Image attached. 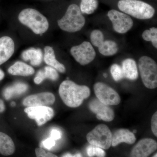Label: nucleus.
<instances>
[{
  "mask_svg": "<svg viewBox=\"0 0 157 157\" xmlns=\"http://www.w3.org/2000/svg\"><path fill=\"white\" fill-rule=\"evenodd\" d=\"M59 93L67 106L75 108L80 106L85 99L89 97L90 91L86 86L79 85L71 80H66L60 85Z\"/></svg>",
  "mask_w": 157,
  "mask_h": 157,
  "instance_id": "1",
  "label": "nucleus"
},
{
  "mask_svg": "<svg viewBox=\"0 0 157 157\" xmlns=\"http://www.w3.org/2000/svg\"><path fill=\"white\" fill-rule=\"evenodd\" d=\"M118 7L125 14L138 19H150L155 13L152 6L140 0H120Z\"/></svg>",
  "mask_w": 157,
  "mask_h": 157,
  "instance_id": "2",
  "label": "nucleus"
},
{
  "mask_svg": "<svg viewBox=\"0 0 157 157\" xmlns=\"http://www.w3.org/2000/svg\"><path fill=\"white\" fill-rule=\"evenodd\" d=\"M18 18L20 22L37 35L44 33L49 27L48 20L36 9H24L19 13Z\"/></svg>",
  "mask_w": 157,
  "mask_h": 157,
  "instance_id": "3",
  "label": "nucleus"
},
{
  "mask_svg": "<svg viewBox=\"0 0 157 157\" xmlns=\"http://www.w3.org/2000/svg\"><path fill=\"white\" fill-rule=\"evenodd\" d=\"M57 23L59 27L63 31L73 33L82 29L85 24L86 20L79 7L76 4H72Z\"/></svg>",
  "mask_w": 157,
  "mask_h": 157,
  "instance_id": "4",
  "label": "nucleus"
},
{
  "mask_svg": "<svg viewBox=\"0 0 157 157\" xmlns=\"http://www.w3.org/2000/svg\"><path fill=\"white\" fill-rule=\"evenodd\" d=\"M138 68L141 78L145 87L154 89L157 86V65L151 58L141 57L138 61Z\"/></svg>",
  "mask_w": 157,
  "mask_h": 157,
  "instance_id": "5",
  "label": "nucleus"
},
{
  "mask_svg": "<svg viewBox=\"0 0 157 157\" xmlns=\"http://www.w3.org/2000/svg\"><path fill=\"white\" fill-rule=\"evenodd\" d=\"M112 134L110 129L104 124L98 125L86 135V139L91 145L108 149L112 143Z\"/></svg>",
  "mask_w": 157,
  "mask_h": 157,
  "instance_id": "6",
  "label": "nucleus"
},
{
  "mask_svg": "<svg viewBox=\"0 0 157 157\" xmlns=\"http://www.w3.org/2000/svg\"><path fill=\"white\" fill-rule=\"evenodd\" d=\"M94 90L97 99L105 105H117L121 102L118 93L109 86L102 82H98L94 85Z\"/></svg>",
  "mask_w": 157,
  "mask_h": 157,
  "instance_id": "7",
  "label": "nucleus"
},
{
  "mask_svg": "<svg viewBox=\"0 0 157 157\" xmlns=\"http://www.w3.org/2000/svg\"><path fill=\"white\" fill-rule=\"evenodd\" d=\"M70 53L76 62L82 66L90 63L96 57L95 51L90 42L84 41L80 45L73 46Z\"/></svg>",
  "mask_w": 157,
  "mask_h": 157,
  "instance_id": "8",
  "label": "nucleus"
},
{
  "mask_svg": "<svg viewBox=\"0 0 157 157\" xmlns=\"http://www.w3.org/2000/svg\"><path fill=\"white\" fill-rule=\"evenodd\" d=\"M107 16L112 22L113 29L118 33H126L134 25V22L130 16L117 10H110Z\"/></svg>",
  "mask_w": 157,
  "mask_h": 157,
  "instance_id": "9",
  "label": "nucleus"
},
{
  "mask_svg": "<svg viewBox=\"0 0 157 157\" xmlns=\"http://www.w3.org/2000/svg\"><path fill=\"white\" fill-rule=\"evenodd\" d=\"M24 111L30 119L36 121L39 126L46 123L54 116L53 109L48 106L27 107Z\"/></svg>",
  "mask_w": 157,
  "mask_h": 157,
  "instance_id": "10",
  "label": "nucleus"
},
{
  "mask_svg": "<svg viewBox=\"0 0 157 157\" xmlns=\"http://www.w3.org/2000/svg\"><path fill=\"white\" fill-rule=\"evenodd\" d=\"M56 98L50 92H42L31 95L25 98L23 105L27 107L48 106L54 104Z\"/></svg>",
  "mask_w": 157,
  "mask_h": 157,
  "instance_id": "11",
  "label": "nucleus"
},
{
  "mask_svg": "<svg viewBox=\"0 0 157 157\" xmlns=\"http://www.w3.org/2000/svg\"><path fill=\"white\" fill-rule=\"evenodd\" d=\"M157 148L155 140L151 138H144L139 140L132 149L130 157H148Z\"/></svg>",
  "mask_w": 157,
  "mask_h": 157,
  "instance_id": "12",
  "label": "nucleus"
},
{
  "mask_svg": "<svg viewBox=\"0 0 157 157\" xmlns=\"http://www.w3.org/2000/svg\"><path fill=\"white\" fill-rule=\"evenodd\" d=\"M90 110L95 113L98 119L110 122L114 119V113L113 109L108 105H105L98 99L92 100L89 103Z\"/></svg>",
  "mask_w": 157,
  "mask_h": 157,
  "instance_id": "13",
  "label": "nucleus"
},
{
  "mask_svg": "<svg viewBox=\"0 0 157 157\" xmlns=\"http://www.w3.org/2000/svg\"><path fill=\"white\" fill-rule=\"evenodd\" d=\"M15 45L13 39L9 36L0 38V65L7 62L14 54Z\"/></svg>",
  "mask_w": 157,
  "mask_h": 157,
  "instance_id": "14",
  "label": "nucleus"
},
{
  "mask_svg": "<svg viewBox=\"0 0 157 157\" xmlns=\"http://www.w3.org/2000/svg\"><path fill=\"white\" fill-rule=\"evenodd\" d=\"M136 140V137L133 132L128 129H120L117 130L112 135L111 145L115 147L123 142L132 144L135 143Z\"/></svg>",
  "mask_w": 157,
  "mask_h": 157,
  "instance_id": "15",
  "label": "nucleus"
},
{
  "mask_svg": "<svg viewBox=\"0 0 157 157\" xmlns=\"http://www.w3.org/2000/svg\"><path fill=\"white\" fill-rule=\"evenodd\" d=\"M94 46L98 47L99 52L104 56H110L117 53L118 48L117 44L112 40L105 41L104 37L96 42Z\"/></svg>",
  "mask_w": 157,
  "mask_h": 157,
  "instance_id": "16",
  "label": "nucleus"
},
{
  "mask_svg": "<svg viewBox=\"0 0 157 157\" xmlns=\"http://www.w3.org/2000/svg\"><path fill=\"white\" fill-rule=\"evenodd\" d=\"M44 52V60L45 63L49 67L54 68L60 73H64L66 72L64 65L56 59L53 48L51 46H45Z\"/></svg>",
  "mask_w": 157,
  "mask_h": 157,
  "instance_id": "17",
  "label": "nucleus"
},
{
  "mask_svg": "<svg viewBox=\"0 0 157 157\" xmlns=\"http://www.w3.org/2000/svg\"><path fill=\"white\" fill-rule=\"evenodd\" d=\"M121 68L124 78L131 80L137 79L138 76L137 65L133 59L128 58L124 60L122 63Z\"/></svg>",
  "mask_w": 157,
  "mask_h": 157,
  "instance_id": "18",
  "label": "nucleus"
},
{
  "mask_svg": "<svg viewBox=\"0 0 157 157\" xmlns=\"http://www.w3.org/2000/svg\"><path fill=\"white\" fill-rule=\"evenodd\" d=\"M9 74L14 76H27L35 73L34 68L23 62L17 61L8 69Z\"/></svg>",
  "mask_w": 157,
  "mask_h": 157,
  "instance_id": "19",
  "label": "nucleus"
},
{
  "mask_svg": "<svg viewBox=\"0 0 157 157\" xmlns=\"http://www.w3.org/2000/svg\"><path fill=\"white\" fill-rule=\"evenodd\" d=\"M15 150L14 141L6 133L0 132V154L4 156L13 154Z\"/></svg>",
  "mask_w": 157,
  "mask_h": 157,
  "instance_id": "20",
  "label": "nucleus"
},
{
  "mask_svg": "<svg viewBox=\"0 0 157 157\" xmlns=\"http://www.w3.org/2000/svg\"><path fill=\"white\" fill-rule=\"evenodd\" d=\"M59 75L57 70L51 67H45L43 70H39L34 79L36 84L42 83L46 78L52 81H56L58 79Z\"/></svg>",
  "mask_w": 157,
  "mask_h": 157,
  "instance_id": "21",
  "label": "nucleus"
},
{
  "mask_svg": "<svg viewBox=\"0 0 157 157\" xmlns=\"http://www.w3.org/2000/svg\"><path fill=\"white\" fill-rule=\"evenodd\" d=\"M42 53L40 48H31L25 51L22 53V58L24 60H29L31 65L35 67L41 64L42 60Z\"/></svg>",
  "mask_w": 157,
  "mask_h": 157,
  "instance_id": "22",
  "label": "nucleus"
},
{
  "mask_svg": "<svg viewBox=\"0 0 157 157\" xmlns=\"http://www.w3.org/2000/svg\"><path fill=\"white\" fill-rule=\"evenodd\" d=\"M28 86L25 83L17 82L6 87L3 91V96L7 100H10L14 96L19 95L26 91Z\"/></svg>",
  "mask_w": 157,
  "mask_h": 157,
  "instance_id": "23",
  "label": "nucleus"
},
{
  "mask_svg": "<svg viewBox=\"0 0 157 157\" xmlns=\"http://www.w3.org/2000/svg\"><path fill=\"white\" fill-rule=\"evenodd\" d=\"M80 10L81 12L87 14H93L98 9V0H81Z\"/></svg>",
  "mask_w": 157,
  "mask_h": 157,
  "instance_id": "24",
  "label": "nucleus"
},
{
  "mask_svg": "<svg viewBox=\"0 0 157 157\" xmlns=\"http://www.w3.org/2000/svg\"><path fill=\"white\" fill-rule=\"evenodd\" d=\"M144 40L147 42H151L155 48H157V29L151 28L149 29L146 30L142 35Z\"/></svg>",
  "mask_w": 157,
  "mask_h": 157,
  "instance_id": "25",
  "label": "nucleus"
},
{
  "mask_svg": "<svg viewBox=\"0 0 157 157\" xmlns=\"http://www.w3.org/2000/svg\"><path fill=\"white\" fill-rule=\"evenodd\" d=\"M110 73L115 81H119L124 78L121 67L117 64H113L110 67Z\"/></svg>",
  "mask_w": 157,
  "mask_h": 157,
  "instance_id": "26",
  "label": "nucleus"
},
{
  "mask_svg": "<svg viewBox=\"0 0 157 157\" xmlns=\"http://www.w3.org/2000/svg\"><path fill=\"white\" fill-rule=\"evenodd\" d=\"M35 153L37 157H58L52 153L45 151L41 147H37L35 149Z\"/></svg>",
  "mask_w": 157,
  "mask_h": 157,
  "instance_id": "27",
  "label": "nucleus"
},
{
  "mask_svg": "<svg viewBox=\"0 0 157 157\" xmlns=\"http://www.w3.org/2000/svg\"><path fill=\"white\" fill-rule=\"evenodd\" d=\"M56 145V140L49 137L42 141V145L47 149H51Z\"/></svg>",
  "mask_w": 157,
  "mask_h": 157,
  "instance_id": "28",
  "label": "nucleus"
},
{
  "mask_svg": "<svg viewBox=\"0 0 157 157\" xmlns=\"http://www.w3.org/2000/svg\"><path fill=\"white\" fill-rule=\"evenodd\" d=\"M151 131L154 135L157 137V112L155 113L153 115L151 119Z\"/></svg>",
  "mask_w": 157,
  "mask_h": 157,
  "instance_id": "29",
  "label": "nucleus"
},
{
  "mask_svg": "<svg viewBox=\"0 0 157 157\" xmlns=\"http://www.w3.org/2000/svg\"><path fill=\"white\" fill-rule=\"evenodd\" d=\"M50 137L55 140L61 139L62 137V132L58 129H54L51 132Z\"/></svg>",
  "mask_w": 157,
  "mask_h": 157,
  "instance_id": "30",
  "label": "nucleus"
},
{
  "mask_svg": "<svg viewBox=\"0 0 157 157\" xmlns=\"http://www.w3.org/2000/svg\"><path fill=\"white\" fill-rule=\"evenodd\" d=\"M86 151L88 155L90 157L94 156L96 154V147L92 145H90L88 147Z\"/></svg>",
  "mask_w": 157,
  "mask_h": 157,
  "instance_id": "31",
  "label": "nucleus"
},
{
  "mask_svg": "<svg viewBox=\"0 0 157 157\" xmlns=\"http://www.w3.org/2000/svg\"><path fill=\"white\" fill-rule=\"evenodd\" d=\"M96 155L98 157H105L106 153L103 150V149L96 147Z\"/></svg>",
  "mask_w": 157,
  "mask_h": 157,
  "instance_id": "32",
  "label": "nucleus"
},
{
  "mask_svg": "<svg viewBox=\"0 0 157 157\" xmlns=\"http://www.w3.org/2000/svg\"><path fill=\"white\" fill-rule=\"evenodd\" d=\"M62 157H83L82 155L80 153H77L74 155H72L69 153H67L65 154L64 155H63Z\"/></svg>",
  "mask_w": 157,
  "mask_h": 157,
  "instance_id": "33",
  "label": "nucleus"
},
{
  "mask_svg": "<svg viewBox=\"0 0 157 157\" xmlns=\"http://www.w3.org/2000/svg\"><path fill=\"white\" fill-rule=\"evenodd\" d=\"M6 109V107H5V103L4 101L0 99V113L4 112Z\"/></svg>",
  "mask_w": 157,
  "mask_h": 157,
  "instance_id": "34",
  "label": "nucleus"
},
{
  "mask_svg": "<svg viewBox=\"0 0 157 157\" xmlns=\"http://www.w3.org/2000/svg\"><path fill=\"white\" fill-rule=\"evenodd\" d=\"M4 77H5V73L2 70L0 69V81L2 80Z\"/></svg>",
  "mask_w": 157,
  "mask_h": 157,
  "instance_id": "35",
  "label": "nucleus"
},
{
  "mask_svg": "<svg viewBox=\"0 0 157 157\" xmlns=\"http://www.w3.org/2000/svg\"><path fill=\"white\" fill-rule=\"evenodd\" d=\"M11 106H14L15 105V103H14V102H12V103H11Z\"/></svg>",
  "mask_w": 157,
  "mask_h": 157,
  "instance_id": "36",
  "label": "nucleus"
},
{
  "mask_svg": "<svg viewBox=\"0 0 157 157\" xmlns=\"http://www.w3.org/2000/svg\"><path fill=\"white\" fill-rule=\"evenodd\" d=\"M104 77H107V75L106 73H104Z\"/></svg>",
  "mask_w": 157,
  "mask_h": 157,
  "instance_id": "37",
  "label": "nucleus"
},
{
  "mask_svg": "<svg viewBox=\"0 0 157 157\" xmlns=\"http://www.w3.org/2000/svg\"><path fill=\"white\" fill-rule=\"evenodd\" d=\"M153 157H157V153Z\"/></svg>",
  "mask_w": 157,
  "mask_h": 157,
  "instance_id": "38",
  "label": "nucleus"
}]
</instances>
